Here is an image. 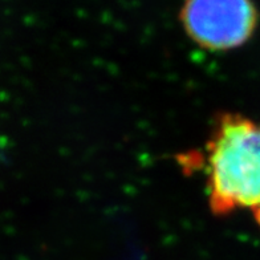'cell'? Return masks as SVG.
I'll list each match as a JSON object with an SVG mask.
<instances>
[{"label":"cell","instance_id":"1","mask_svg":"<svg viewBox=\"0 0 260 260\" xmlns=\"http://www.w3.org/2000/svg\"><path fill=\"white\" fill-rule=\"evenodd\" d=\"M203 158L209 205L215 215L260 211V122L242 114H220Z\"/></svg>","mask_w":260,"mask_h":260},{"label":"cell","instance_id":"2","mask_svg":"<svg viewBox=\"0 0 260 260\" xmlns=\"http://www.w3.org/2000/svg\"><path fill=\"white\" fill-rule=\"evenodd\" d=\"M181 21L199 47L230 51L250 40L259 15L252 0H186Z\"/></svg>","mask_w":260,"mask_h":260}]
</instances>
